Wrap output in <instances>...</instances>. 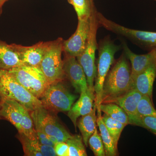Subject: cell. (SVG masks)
<instances>
[{
    "label": "cell",
    "instance_id": "277c9868",
    "mask_svg": "<svg viewBox=\"0 0 156 156\" xmlns=\"http://www.w3.org/2000/svg\"><path fill=\"white\" fill-rule=\"evenodd\" d=\"M0 98L16 101L30 112L42 106L41 100L20 85L6 70L0 69Z\"/></svg>",
    "mask_w": 156,
    "mask_h": 156
},
{
    "label": "cell",
    "instance_id": "8fae6325",
    "mask_svg": "<svg viewBox=\"0 0 156 156\" xmlns=\"http://www.w3.org/2000/svg\"><path fill=\"white\" fill-rule=\"evenodd\" d=\"M90 30L89 19L79 20L75 32L66 41H63V52L76 58L83 53L87 47Z\"/></svg>",
    "mask_w": 156,
    "mask_h": 156
},
{
    "label": "cell",
    "instance_id": "e0dca14e",
    "mask_svg": "<svg viewBox=\"0 0 156 156\" xmlns=\"http://www.w3.org/2000/svg\"><path fill=\"white\" fill-rule=\"evenodd\" d=\"M80 95L79 99L73 105L68 113V116L71 120L76 130L78 118L91 112L95 100V95H92L89 90L82 92Z\"/></svg>",
    "mask_w": 156,
    "mask_h": 156
},
{
    "label": "cell",
    "instance_id": "9a60e30c",
    "mask_svg": "<svg viewBox=\"0 0 156 156\" xmlns=\"http://www.w3.org/2000/svg\"><path fill=\"white\" fill-rule=\"evenodd\" d=\"M142 96L138 90L133 88L110 103L116 104L121 107L128 115L129 124L134 125L139 117L137 115V106Z\"/></svg>",
    "mask_w": 156,
    "mask_h": 156
},
{
    "label": "cell",
    "instance_id": "d6a6232c",
    "mask_svg": "<svg viewBox=\"0 0 156 156\" xmlns=\"http://www.w3.org/2000/svg\"><path fill=\"white\" fill-rule=\"evenodd\" d=\"M2 7H0V15L2 14Z\"/></svg>",
    "mask_w": 156,
    "mask_h": 156
},
{
    "label": "cell",
    "instance_id": "44dd1931",
    "mask_svg": "<svg viewBox=\"0 0 156 156\" xmlns=\"http://www.w3.org/2000/svg\"><path fill=\"white\" fill-rule=\"evenodd\" d=\"M98 126L100 130L101 137L105 150V156H115L118 155V149L116 148L113 140L109 133L106 126L102 119L101 111L99 109H97Z\"/></svg>",
    "mask_w": 156,
    "mask_h": 156
},
{
    "label": "cell",
    "instance_id": "30bf717a",
    "mask_svg": "<svg viewBox=\"0 0 156 156\" xmlns=\"http://www.w3.org/2000/svg\"><path fill=\"white\" fill-rule=\"evenodd\" d=\"M35 129L49 136H55L59 142H66L72 135L59 122L55 114L43 106L30 112Z\"/></svg>",
    "mask_w": 156,
    "mask_h": 156
},
{
    "label": "cell",
    "instance_id": "7c38bea8",
    "mask_svg": "<svg viewBox=\"0 0 156 156\" xmlns=\"http://www.w3.org/2000/svg\"><path fill=\"white\" fill-rule=\"evenodd\" d=\"M63 62L66 78L69 80L76 92L80 94L89 90L86 74L76 58L65 54Z\"/></svg>",
    "mask_w": 156,
    "mask_h": 156
},
{
    "label": "cell",
    "instance_id": "9c48e42d",
    "mask_svg": "<svg viewBox=\"0 0 156 156\" xmlns=\"http://www.w3.org/2000/svg\"><path fill=\"white\" fill-rule=\"evenodd\" d=\"M63 41L61 37L52 41L40 65V68L50 85L62 82L66 78L63 71V60L62 59Z\"/></svg>",
    "mask_w": 156,
    "mask_h": 156
},
{
    "label": "cell",
    "instance_id": "4dcf8cb0",
    "mask_svg": "<svg viewBox=\"0 0 156 156\" xmlns=\"http://www.w3.org/2000/svg\"><path fill=\"white\" fill-rule=\"evenodd\" d=\"M48 136H49V137L50 138V139L51 140V141H52L54 144H56V143L59 142L58 140L57 139L56 137H55V136H49V135H48Z\"/></svg>",
    "mask_w": 156,
    "mask_h": 156
},
{
    "label": "cell",
    "instance_id": "f546056e",
    "mask_svg": "<svg viewBox=\"0 0 156 156\" xmlns=\"http://www.w3.org/2000/svg\"><path fill=\"white\" fill-rule=\"evenodd\" d=\"M39 142L43 145L50 146L54 147L55 144L50 139L48 135L41 131L36 130Z\"/></svg>",
    "mask_w": 156,
    "mask_h": 156
},
{
    "label": "cell",
    "instance_id": "d590c367",
    "mask_svg": "<svg viewBox=\"0 0 156 156\" xmlns=\"http://www.w3.org/2000/svg\"><path fill=\"white\" fill-rule=\"evenodd\" d=\"M154 1H156V0H154Z\"/></svg>",
    "mask_w": 156,
    "mask_h": 156
},
{
    "label": "cell",
    "instance_id": "5b68a950",
    "mask_svg": "<svg viewBox=\"0 0 156 156\" xmlns=\"http://www.w3.org/2000/svg\"><path fill=\"white\" fill-rule=\"evenodd\" d=\"M97 12L95 7L92 10L89 17L90 30L87 47L83 53L76 57L86 74L89 91L92 95H95L94 81L96 75L95 55L98 45L96 37L98 29L100 27L97 19Z\"/></svg>",
    "mask_w": 156,
    "mask_h": 156
},
{
    "label": "cell",
    "instance_id": "4316f807",
    "mask_svg": "<svg viewBox=\"0 0 156 156\" xmlns=\"http://www.w3.org/2000/svg\"><path fill=\"white\" fill-rule=\"evenodd\" d=\"M88 145L95 156H105L104 146L100 134H98L97 128L88 140Z\"/></svg>",
    "mask_w": 156,
    "mask_h": 156
},
{
    "label": "cell",
    "instance_id": "e575fe53",
    "mask_svg": "<svg viewBox=\"0 0 156 156\" xmlns=\"http://www.w3.org/2000/svg\"><path fill=\"white\" fill-rule=\"evenodd\" d=\"M69 0H68V2H69Z\"/></svg>",
    "mask_w": 156,
    "mask_h": 156
},
{
    "label": "cell",
    "instance_id": "836d02e7",
    "mask_svg": "<svg viewBox=\"0 0 156 156\" xmlns=\"http://www.w3.org/2000/svg\"><path fill=\"white\" fill-rule=\"evenodd\" d=\"M0 107H1V104H0ZM1 119V116H0V119Z\"/></svg>",
    "mask_w": 156,
    "mask_h": 156
},
{
    "label": "cell",
    "instance_id": "cb8c5ba5",
    "mask_svg": "<svg viewBox=\"0 0 156 156\" xmlns=\"http://www.w3.org/2000/svg\"><path fill=\"white\" fill-rule=\"evenodd\" d=\"M102 119L109 133L113 140L115 146L118 149V143L120 136L123 129L126 126L105 114L102 116Z\"/></svg>",
    "mask_w": 156,
    "mask_h": 156
},
{
    "label": "cell",
    "instance_id": "4fadbf2b",
    "mask_svg": "<svg viewBox=\"0 0 156 156\" xmlns=\"http://www.w3.org/2000/svg\"><path fill=\"white\" fill-rule=\"evenodd\" d=\"M122 46L123 53L131 63V76L133 82L140 73L156 62V48L147 54L138 55L133 53L125 42H123Z\"/></svg>",
    "mask_w": 156,
    "mask_h": 156
},
{
    "label": "cell",
    "instance_id": "603a6c76",
    "mask_svg": "<svg viewBox=\"0 0 156 156\" xmlns=\"http://www.w3.org/2000/svg\"><path fill=\"white\" fill-rule=\"evenodd\" d=\"M68 2L73 7L78 20L89 19L92 10L95 7L94 0H69Z\"/></svg>",
    "mask_w": 156,
    "mask_h": 156
},
{
    "label": "cell",
    "instance_id": "3957f363",
    "mask_svg": "<svg viewBox=\"0 0 156 156\" xmlns=\"http://www.w3.org/2000/svg\"><path fill=\"white\" fill-rule=\"evenodd\" d=\"M0 116L9 121L18 133L24 134L32 140H38L30 112L16 101L1 99Z\"/></svg>",
    "mask_w": 156,
    "mask_h": 156
},
{
    "label": "cell",
    "instance_id": "ffe728a7",
    "mask_svg": "<svg viewBox=\"0 0 156 156\" xmlns=\"http://www.w3.org/2000/svg\"><path fill=\"white\" fill-rule=\"evenodd\" d=\"M97 108L94 102L93 108L88 114L82 116L77 123V126L82 134L85 146L88 147V140L96 128Z\"/></svg>",
    "mask_w": 156,
    "mask_h": 156
},
{
    "label": "cell",
    "instance_id": "5bb4252c",
    "mask_svg": "<svg viewBox=\"0 0 156 156\" xmlns=\"http://www.w3.org/2000/svg\"><path fill=\"white\" fill-rule=\"evenodd\" d=\"M52 41L40 42L30 47L18 45L20 58L23 64L40 67Z\"/></svg>",
    "mask_w": 156,
    "mask_h": 156
},
{
    "label": "cell",
    "instance_id": "d4e9b609",
    "mask_svg": "<svg viewBox=\"0 0 156 156\" xmlns=\"http://www.w3.org/2000/svg\"><path fill=\"white\" fill-rule=\"evenodd\" d=\"M66 142L69 147V156H87L85 145L81 135H72Z\"/></svg>",
    "mask_w": 156,
    "mask_h": 156
},
{
    "label": "cell",
    "instance_id": "2e32d148",
    "mask_svg": "<svg viewBox=\"0 0 156 156\" xmlns=\"http://www.w3.org/2000/svg\"><path fill=\"white\" fill-rule=\"evenodd\" d=\"M22 65L18 44H8L0 40V69L9 70Z\"/></svg>",
    "mask_w": 156,
    "mask_h": 156
},
{
    "label": "cell",
    "instance_id": "7402d4cb",
    "mask_svg": "<svg viewBox=\"0 0 156 156\" xmlns=\"http://www.w3.org/2000/svg\"><path fill=\"white\" fill-rule=\"evenodd\" d=\"M101 111L127 126L129 124L128 115L121 107L114 103H102L99 107Z\"/></svg>",
    "mask_w": 156,
    "mask_h": 156
},
{
    "label": "cell",
    "instance_id": "83f0119b",
    "mask_svg": "<svg viewBox=\"0 0 156 156\" xmlns=\"http://www.w3.org/2000/svg\"><path fill=\"white\" fill-rule=\"evenodd\" d=\"M135 126L147 129L156 135V118L150 116L139 117Z\"/></svg>",
    "mask_w": 156,
    "mask_h": 156
},
{
    "label": "cell",
    "instance_id": "8992f818",
    "mask_svg": "<svg viewBox=\"0 0 156 156\" xmlns=\"http://www.w3.org/2000/svg\"><path fill=\"white\" fill-rule=\"evenodd\" d=\"M97 17L99 26L127 39L143 50L151 51L156 48V32L127 28L106 18L98 11Z\"/></svg>",
    "mask_w": 156,
    "mask_h": 156
},
{
    "label": "cell",
    "instance_id": "ac0fdd59",
    "mask_svg": "<svg viewBox=\"0 0 156 156\" xmlns=\"http://www.w3.org/2000/svg\"><path fill=\"white\" fill-rule=\"evenodd\" d=\"M17 137L22 144L24 156H56L54 147L43 145L38 140H32L24 134L18 133Z\"/></svg>",
    "mask_w": 156,
    "mask_h": 156
},
{
    "label": "cell",
    "instance_id": "52a82bcc",
    "mask_svg": "<svg viewBox=\"0 0 156 156\" xmlns=\"http://www.w3.org/2000/svg\"><path fill=\"white\" fill-rule=\"evenodd\" d=\"M8 71L20 85L39 99L50 85L39 67L23 65Z\"/></svg>",
    "mask_w": 156,
    "mask_h": 156
},
{
    "label": "cell",
    "instance_id": "f1b7e54d",
    "mask_svg": "<svg viewBox=\"0 0 156 156\" xmlns=\"http://www.w3.org/2000/svg\"><path fill=\"white\" fill-rule=\"evenodd\" d=\"M54 151L56 156H69V147L66 142H58L55 144Z\"/></svg>",
    "mask_w": 156,
    "mask_h": 156
},
{
    "label": "cell",
    "instance_id": "d6986e66",
    "mask_svg": "<svg viewBox=\"0 0 156 156\" xmlns=\"http://www.w3.org/2000/svg\"><path fill=\"white\" fill-rule=\"evenodd\" d=\"M156 78V62L136 76L133 81V87L143 95L152 100L154 82Z\"/></svg>",
    "mask_w": 156,
    "mask_h": 156
},
{
    "label": "cell",
    "instance_id": "484cf974",
    "mask_svg": "<svg viewBox=\"0 0 156 156\" xmlns=\"http://www.w3.org/2000/svg\"><path fill=\"white\" fill-rule=\"evenodd\" d=\"M137 115L139 117L150 116L156 118V110L154 107L152 100L147 95H143L138 103Z\"/></svg>",
    "mask_w": 156,
    "mask_h": 156
},
{
    "label": "cell",
    "instance_id": "1f68e13d",
    "mask_svg": "<svg viewBox=\"0 0 156 156\" xmlns=\"http://www.w3.org/2000/svg\"><path fill=\"white\" fill-rule=\"evenodd\" d=\"M8 0H0V7H2L3 5Z\"/></svg>",
    "mask_w": 156,
    "mask_h": 156
},
{
    "label": "cell",
    "instance_id": "7a4b0ae2",
    "mask_svg": "<svg viewBox=\"0 0 156 156\" xmlns=\"http://www.w3.org/2000/svg\"><path fill=\"white\" fill-rule=\"evenodd\" d=\"M122 48V45L115 44L109 36L101 39L98 43L97 49L98 57L94 87L95 95L94 102L97 108L101 104L105 80L111 66L114 62L115 54Z\"/></svg>",
    "mask_w": 156,
    "mask_h": 156
},
{
    "label": "cell",
    "instance_id": "ba28073f",
    "mask_svg": "<svg viewBox=\"0 0 156 156\" xmlns=\"http://www.w3.org/2000/svg\"><path fill=\"white\" fill-rule=\"evenodd\" d=\"M77 98L60 82L50 85L40 100L43 107L56 114L68 112Z\"/></svg>",
    "mask_w": 156,
    "mask_h": 156
},
{
    "label": "cell",
    "instance_id": "6da1fadb",
    "mask_svg": "<svg viewBox=\"0 0 156 156\" xmlns=\"http://www.w3.org/2000/svg\"><path fill=\"white\" fill-rule=\"evenodd\" d=\"M133 88L130 65L123 53L109 70L105 80L101 104L110 103Z\"/></svg>",
    "mask_w": 156,
    "mask_h": 156
}]
</instances>
